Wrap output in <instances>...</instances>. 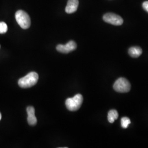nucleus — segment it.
<instances>
[{
	"label": "nucleus",
	"instance_id": "nucleus-6",
	"mask_svg": "<svg viewBox=\"0 0 148 148\" xmlns=\"http://www.w3.org/2000/svg\"><path fill=\"white\" fill-rule=\"evenodd\" d=\"M77 48V45L74 41H70L66 45H58L56 49L57 50L62 53H68L75 50Z\"/></svg>",
	"mask_w": 148,
	"mask_h": 148
},
{
	"label": "nucleus",
	"instance_id": "nucleus-4",
	"mask_svg": "<svg viewBox=\"0 0 148 148\" xmlns=\"http://www.w3.org/2000/svg\"><path fill=\"white\" fill-rule=\"evenodd\" d=\"M114 89L119 93H126L131 90V86L126 79L120 77L117 79L113 86Z\"/></svg>",
	"mask_w": 148,
	"mask_h": 148
},
{
	"label": "nucleus",
	"instance_id": "nucleus-2",
	"mask_svg": "<svg viewBox=\"0 0 148 148\" xmlns=\"http://www.w3.org/2000/svg\"><path fill=\"white\" fill-rule=\"evenodd\" d=\"M83 100V96L81 94H77L73 98H68L65 101V105L70 111H77L80 108Z\"/></svg>",
	"mask_w": 148,
	"mask_h": 148
},
{
	"label": "nucleus",
	"instance_id": "nucleus-12",
	"mask_svg": "<svg viewBox=\"0 0 148 148\" xmlns=\"http://www.w3.org/2000/svg\"><path fill=\"white\" fill-rule=\"evenodd\" d=\"M8 27L5 22H0V34H5L7 32Z\"/></svg>",
	"mask_w": 148,
	"mask_h": 148
},
{
	"label": "nucleus",
	"instance_id": "nucleus-14",
	"mask_svg": "<svg viewBox=\"0 0 148 148\" xmlns=\"http://www.w3.org/2000/svg\"><path fill=\"white\" fill-rule=\"evenodd\" d=\"M1 118H2V115H1V114L0 113V120H1Z\"/></svg>",
	"mask_w": 148,
	"mask_h": 148
},
{
	"label": "nucleus",
	"instance_id": "nucleus-1",
	"mask_svg": "<svg viewBox=\"0 0 148 148\" xmlns=\"http://www.w3.org/2000/svg\"><path fill=\"white\" fill-rule=\"evenodd\" d=\"M38 79V74L35 72H31L19 79L18 85L23 88H30L36 84Z\"/></svg>",
	"mask_w": 148,
	"mask_h": 148
},
{
	"label": "nucleus",
	"instance_id": "nucleus-3",
	"mask_svg": "<svg viewBox=\"0 0 148 148\" xmlns=\"http://www.w3.org/2000/svg\"><path fill=\"white\" fill-rule=\"evenodd\" d=\"M15 16L18 24L22 29H27L30 27L31 20L27 12L19 10L16 12Z\"/></svg>",
	"mask_w": 148,
	"mask_h": 148
},
{
	"label": "nucleus",
	"instance_id": "nucleus-8",
	"mask_svg": "<svg viewBox=\"0 0 148 148\" xmlns=\"http://www.w3.org/2000/svg\"><path fill=\"white\" fill-rule=\"evenodd\" d=\"M79 6V0H68L65 7L66 13L71 14L77 11Z\"/></svg>",
	"mask_w": 148,
	"mask_h": 148
},
{
	"label": "nucleus",
	"instance_id": "nucleus-9",
	"mask_svg": "<svg viewBox=\"0 0 148 148\" xmlns=\"http://www.w3.org/2000/svg\"><path fill=\"white\" fill-rule=\"evenodd\" d=\"M142 53V48L138 46H134L128 49V54L129 55L134 58H137L139 57Z\"/></svg>",
	"mask_w": 148,
	"mask_h": 148
},
{
	"label": "nucleus",
	"instance_id": "nucleus-11",
	"mask_svg": "<svg viewBox=\"0 0 148 148\" xmlns=\"http://www.w3.org/2000/svg\"><path fill=\"white\" fill-rule=\"evenodd\" d=\"M121 127L123 128H127L128 127L129 125L131 123L130 119L127 117H123L121 120Z\"/></svg>",
	"mask_w": 148,
	"mask_h": 148
},
{
	"label": "nucleus",
	"instance_id": "nucleus-5",
	"mask_svg": "<svg viewBox=\"0 0 148 148\" xmlns=\"http://www.w3.org/2000/svg\"><path fill=\"white\" fill-rule=\"evenodd\" d=\"M103 18L106 23L116 26L121 25L123 23V19L120 16L112 13H106L103 16Z\"/></svg>",
	"mask_w": 148,
	"mask_h": 148
},
{
	"label": "nucleus",
	"instance_id": "nucleus-10",
	"mask_svg": "<svg viewBox=\"0 0 148 148\" xmlns=\"http://www.w3.org/2000/svg\"><path fill=\"white\" fill-rule=\"evenodd\" d=\"M118 117H119V114L116 110L112 109V110H110L108 112V121L110 123H112L114 122V121L118 118Z\"/></svg>",
	"mask_w": 148,
	"mask_h": 148
},
{
	"label": "nucleus",
	"instance_id": "nucleus-7",
	"mask_svg": "<svg viewBox=\"0 0 148 148\" xmlns=\"http://www.w3.org/2000/svg\"><path fill=\"white\" fill-rule=\"evenodd\" d=\"M27 122L31 126H34L37 123V119L35 116V110L33 106H28L27 109Z\"/></svg>",
	"mask_w": 148,
	"mask_h": 148
},
{
	"label": "nucleus",
	"instance_id": "nucleus-13",
	"mask_svg": "<svg viewBox=\"0 0 148 148\" xmlns=\"http://www.w3.org/2000/svg\"><path fill=\"white\" fill-rule=\"evenodd\" d=\"M143 8L144 10L148 13V1L144 2L143 3Z\"/></svg>",
	"mask_w": 148,
	"mask_h": 148
}]
</instances>
